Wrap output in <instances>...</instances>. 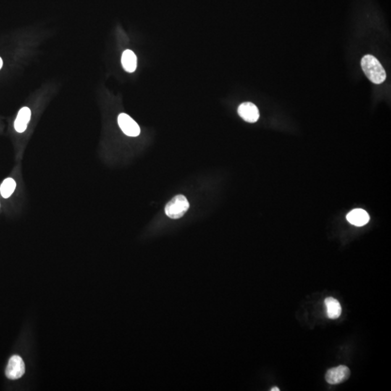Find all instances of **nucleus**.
I'll use <instances>...</instances> for the list:
<instances>
[{
	"label": "nucleus",
	"instance_id": "nucleus-1",
	"mask_svg": "<svg viewBox=\"0 0 391 391\" xmlns=\"http://www.w3.org/2000/svg\"><path fill=\"white\" fill-rule=\"evenodd\" d=\"M361 66L365 75L373 84H380L386 80V70L376 56L371 54L364 56Z\"/></svg>",
	"mask_w": 391,
	"mask_h": 391
},
{
	"label": "nucleus",
	"instance_id": "nucleus-2",
	"mask_svg": "<svg viewBox=\"0 0 391 391\" xmlns=\"http://www.w3.org/2000/svg\"><path fill=\"white\" fill-rule=\"evenodd\" d=\"M189 209L188 200L184 195L174 197L166 206V214L171 219H179L185 214Z\"/></svg>",
	"mask_w": 391,
	"mask_h": 391
},
{
	"label": "nucleus",
	"instance_id": "nucleus-3",
	"mask_svg": "<svg viewBox=\"0 0 391 391\" xmlns=\"http://www.w3.org/2000/svg\"><path fill=\"white\" fill-rule=\"evenodd\" d=\"M26 366L24 360L18 355L11 356L6 370V377L10 380H18L25 374Z\"/></svg>",
	"mask_w": 391,
	"mask_h": 391
},
{
	"label": "nucleus",
	"instance_id": "nucleus-4",
	"mask_svg": "<svg viewBox=\"0 0 391 391\" xmlns=\"http://www.w3.org/2000/svg\"><path fill=\"white\" fill-rule=\"evenodd\" d=\"M118 125L124 134L128 136L136 137L140 134V126L132 118L126 113H121L118 118Z\"/></svg>",
	"mask_w": 391,
	"mask_h": 391
},
{
	"label": "nucleus",
	"instance_id": "nucleus-5",
	"mask_svg": "<svg viewBox=\"0 0 391 391\" xmlns=\"http://www.w3.org/2000/svg\"><path fill=\"white\" fill-rule=\"evenodd\" d=\"M350 376V370L346 366L340 365L329 370L326 374V379L329 384H337L346 380Z\"/></svg>",
	"mask_w": 391,
	"mask_h": 391
},
{
	"label": "nucleus",
	"instance_id": "nucleus-6",
	"mask_svg": "<svg viewBox=\"0 0 391 391\" xmlns=\"http://www.w3.org/2000/svg\"><path fill=\"white\" fill-rule=\"evenodd\" d=\"M238 113L242 119L248 122H256L260 118L258 106L252 102L242 103L238 108Z\"/></svg>",
	"mask_w": 391,
	"mask_h": 391
},
{
	"label": "nucleus",
	"instance_id": "nucleus-7",
	"mask_svg": "<svg viewBox=\"0 0 391 391\" xmlns=\"http://www.w3.org/2000/svg\"><path fill=\"white\" fill-rule=\"evenodd\" d=\"M32 111L27 106L21 108L18 113L17 118L14 122V127L18 133H24L28 127L30 122Z\"/></svg>",
	"mask_w": 391,
	"mask_h": 391
},
{
	"label": "nucleus",
	"instance_id": "nucleus-8",
	"mask_svg": "<svg viewBox=\"0 0 391 391\" xmlns=\"http://www.w3.org/2000/svg\"><path fill=\"white\" fill-rule=\"evenodd\" d=\"M346 219L350 224L357 227H362L369 222L370 216L365 210L355 209L347 214Z\"/></svg>",
	"mask_w": 391,
	"mask_h": 391
},
{
	"label": "nucleus",
	"instance_id": "nucleus-9",
	"mask_svg": "<svg viewBox=\"0 0 391 391\" xmlns=\"http://www.w3.org/2000/svg\"><path fill=\"white\" fill-rule=\"evenodd\" d=\"M122 67L124 70L128 72H134L136 70L137 58L135 53L130 50H126L124 52L121 58Z\"/></svg>",
	"mask_w": 391,
	"mask_h": 391
},
{
	"label": "nucleus",
	"instance_id": "nucleus-10",
	"mask_svg": "<svg viewBox=\"0 0 391 391\" xmlns=\"http://www.w3.org/2000/svg\"><path fill=\"white\" fill-rule=\"evenodd\" d=\"M327 314L330 319L335 320L338 318L342 314V308L338 300L332 297H328L324 300Z\"/></svg>",
	"mask_w": 391,
	"mask_h": 391
},
{
	"label": "nucleus",
	"instance_id": "nucleus-11",
	"mask_svg": "<svg viewBox=\"0 0 391 391\" xmlns=\"http://www.w3.org/2000/svg\"><path fill=\"white\" fill-rule=\"evenodd\" d=\"M16 188V182L12 178H8L2 182L0 193L4 198H9L14 193Z\"/></svg>",
	"mask_w": 391,
	"mask_h": 391
},
{
	"label": "nucleus",
	"instance_id": "nucleus-12",
	"mask_svg": "<svg viewBox=\"0 0 391 391\" xmlns=\"http://www.w3.org/2000/svg\"><path fill=\"white\" fill-rule=\"evenodd\" d=\"M3 66V61L2 60V58H0V70H1Z\"/></svg>",
	"mask_w": 391,
	"mask_h": 391
},
{
	"label": "nucleus",
	"instance_id": "nucleus-13",
	"mask_svg": "<svg viewBox=\"0 0 391 391\" xmlns=\"http://www.w3.org/2000/svg\"><path fill=\"white\" fill-rule=\"evenodd\" d=\"M271 390L272 391H279L280 389L278 388H273L271 389Z\"/></svg>",
	"mask_w": 391,
	"mask_h": 391
}]
</instances>
